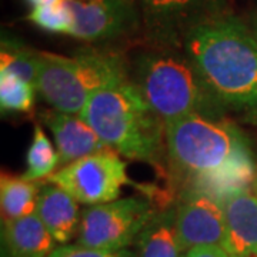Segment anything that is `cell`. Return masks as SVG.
Wrapping results in <instances>:
<instances>
[{
  "label": "cell",
  "instance_id": "1",
  "mask_svg": "<svg viewBox=\"0 0 257 257\" xmlns=\"http://www.w3.org/2000/svg\"><path fill=\"white\" fill-rule=\"evenodd\" d=\"M166 152L176 180L202 184L219 197L256 180L247 139L226 117L193 114L167 123Z\"/></svg>",
  "mask_w": 257,
  "mask_h": 257
},
{
  "label": "cell",
  "instance_id": "2",
  "mask_svg": "<svg viewBox=\"0 0 257 257\" xmlns=\"http://www.w3.org/2000/svg\"><path fill=\"white\" fill-rule=\"evenodd\" d=\"M183 52L226 110L257 114V40L231 12L187 32Z\"/></svg>",
  "mask_w": 257,
  "mask_h": 257
},
{
  "label": "cell",
  "instance_id": "3",
  "mask_svg": "<svg viewBox=\"0 0 257 257\" xmlns=\"http://www.w3.org/2000/svg\"><path fill=\"white\" fill-rule=\"evenodd\" d=\"M101 142L121 157L145 162L159 170L166 152V124L136 84L124 80L96 92L79 114Z\"/></svg>",
  "mask_w": 257,
  "mask_h": 257
},
{
  "label": "cell",
  "instance_id": "4",
  "mask_svg": "<svg viewBox=\"0 0 257 257\" xmlns=\"http://www.w3.org/2000/svg\"><path fill=\"white\" fill-rule=\"evenodd\" d=\"M128 76L165 124L193 114L226 117L227 110L183 50L150 46L133 57Z\"/></svg>",
  "mask_w": 257,
  "mask_h": 257
},
{
  "label": "cell",
  "instance_id": "5",
  "mask_svg": "<svg viewBox=\"0 0 257 257\" xmlns=\"http://www.w3.org/2000/svg\"><path fill=\"white\" fill-rule=\"evenodd\" d=\"M127 77L126 59L111 49L83 47L72 56L39 52L37 92L63 113L79 116L94 93Z\"/></svg>",
  "mask_w": 257,
  "mask_h": 257
},
{
  "label": "cell",
  "instance_id": "6",
  "mask_svg": "<svg viewBox=\"0 0 257 257\" xmlns=\"http://www.w3.org/2000/svg\"><path fill=\"white\" fill-rule=\"evenodd\" d=\"M156 214V202L147 196L89 206L82 213L77 243L103 251L126 250Z\"/></svg>",
  "mask_w": 257,
  "mask_h": 257
},
{
  "label": "cell",
  "instance_id": "7",
  "mask_svg": "<svg viewBox=\"0 0 257 257\" xmlns=\"http://www.w3.org/2000/svg\"><path fill=\"white\" fill-rule=\"evenodd\" d=\"M46 182L62 187L77 202L87 206L117 200L124 186L140 187L149 197L145 187L127 176L126 162L109 147L60 167L47 177Z\"/></svg>",
  "mask_w": 257,
  "mask_h": 257
},
{
  "label": "cell",
  "instance_id": "8",
  "mask_svg": "<svg viewBox=\"0 0 257 257\" xmlns=\"http://www.w3.org/2000/svg\"><path fill=\"white\" fill-rule=\"evenodd\" d=\"M142 29L152 47L183 50L187 32L227 13L229 0H138Z\"/></svg>",
  "mask_w": 257,
  "mask_h": 257
},
{
  "label": "cell",
  "instance_id": "9",
  "mask_svg": "<svg viewBox=\"0 0 257 257\" xmlns=\"http://www.w3.org/2000/svg\"><path fill=\"white\" fill-rule=\"evenodd\" d=\"M74 16L70 36L87 43L116 42L142 29L138 0H64Z\"/></svg>",
  "mask_w": 257,
  "mask_h": 257
},
{
  "label": "cell",
  "instance_id": "10",
  "mask_svg": "<svg viewBox=\"0 0 257 257\" xmlns=\"http://www.w3.org/2000/svg\"><path fill=\"white\" fill-rule=\"evenodd\" d=\"M182 251L206 244H221L224 237V211L219 196L196 189L183 194L175 219Z\"/></svg>",
  "mask_w": 257,
  "mask_h": 257
},
{
  "label": "cell",
  "instance_id": "11",
  "mask_svg": "<svg viewBox=\"0 0 257 257\" xmlns=\"http://www.w3.org/2000/svg\"><path fill=\"white\" fill-rule=\"evenodd\" d=\"M224 211L221 246L231 257H257V196L237 189L220 196Z\"/></svg>",
  "mask_w": 257,
  "mask_h": 257
},
{
  "label": "cell",
  "instance_id": "12",
  "mask_svg": "<svg viewBox=\"0 0 257 257\" xmlns=\"http://www.w3.org/2000/svg\"><path fill=\"white\" fill-rule=\"evenodd\" d=\"M39 119L55 138L59 166L62 167L106 149L97 133L77 114L53 109L40 111Z\"/></svg>",
  "mask_w": 257,
  "mask_h": 257
},
{
  "label": "cell",
  "instance_id": "13",
  "mask_svg": "<svg viewBox=\"0 0 257 257\" xmlns=\"http://www.w3.org/2000/svg\"><path fill=\"white\" fill-rule=\"evenodd\" d=\"M46 182V180H45ZM72 194L53 183L40 186L36 214L57 244H66L79 231L82 213Z\"/></svg>",
  "mask_w": 257,
  "mask_h": 257
},
{
  "label": "cell",
  "instance_id": "14",
  "mask_svg": "<svg viewBox=\"0 0 257 257\" xmlns=\"http://www.w3.org/2000/svg\"><path fill=\"white\" fill-rule=\"evenodd\" d=\"M2 241L8 257H47L57 244L36 213L2 221Z\"/></svg>",
  "mask_w": 257,
  "mask_h": 257
},
{
  "label": "cell",
  "instance_id": "15",
  "mask_svg": "<svg viewBox=\"0 0 257 257\" xmlns=\"http://www.w3.org/2000/svg\"><path fill=\"white\" fill-rule=\"evenodd\" d=\"M40 184L26 180L23 176L2 173L0 210L2 221L22 219L36 213Z\"/></svg>",
  "mask_w": 257,
  "mask_h": 257
},
{
  "label": "cell",
  "instance_id": "16",
  "mask_svg": "<svg viewBox=\"0 0 257 257\" xmlns=\"http://www.w3.org/2000/svg\"><path fill=\"white\" fill-rule=\"evenodd\" d=\"M175 219L176 210L157 213L138 239L139 257H180Z\"/></svg>",
  "mask_w": 257,
  "mask_h": 257
},
{
  "label": "cell",
  "instance_id": "17",
  "mask_svg": "<svg viewBox=\"0 0 257 257\" xmlns=\"http://www.w3.org/2000/svg\"><path fill=\"white\" fill-rule=\"evenodd\" d=\"M39 52L9 33L2 35L0 43V72H9L28 80L33 86L37 83Z\"/></svg>",
  "mask_w": 257,
  "mask_h": 257
},
{
  "label": "cell",
  "instance_id": "18",
  "mask_svg": "<svg viewBox=\"0 0 257 257\" xmlns=\"http://www.w3.org/2000/svg\"><path fill=\"white\" fill-rule=\"evenodd\" d=\"M26 162L28 167L22 176L30 182H39L42 179L46 180L52 173H55V169L59 166L57 150H55L40 123L35 124L33 128V139L28 150Z\"/></svg>",
  "mask_w": 257,
  "mask_h": 257
},
{
  "label": "cell",
  "instance_id": "19",
  "mask_svg": "<svg viewBox=\"0 0 257 257\" xmlns=\"http://www.w3.org/2000/svg\"><path fill=\"white\" fill-rule=\"evenodd\" d=\"M37 89L28 80L9 72H0V107L3 113H28L35 106Z\"/></svg>",
  "mask_w": 257,
  "mask_h": 257
},
{
  "label": "cell",
  "instance_id": "20",
  "mask_svg": "<svg viewBox=\"0 0 257 257\" xmlns=\"http://www.w3.org/2000/svg\"><path fill=\"white\" fill-rule=\"evenodd\" d=\"M28 20L39 29L56 33V35H72L74 28V16L70 8L64 3L32 8Z\"/></svg>",
  "mask_w": 257,
  "mask_h": 257
},
{
  "label": "cell",
  "instance_id": "21",
  "mask_svg": "<svg viewBox=\"0 0 257 257\" xmlns=\"http://www.w3.org/2000/svg\"><path fill=\"white\" fill-rule=\"evenodd\" d=\"M47 257H136L135 253L126 250L120 251H103L96 248L84 247L82 244H62L56 247Z\"/></svg>",
  "mask_w": 257,
  "mask_h": 257
},
{
  "label": "cell",
  "instance_id": "22",
  "mask_svg": "<svg viewBox=\"0 0 257 257\" xmlns=\"http://www.w3.org/2000/svg\"><path fill=\"white\" fill-rule=\"evenodd\" d=\"M183 257H231L221 244H206L197 246L186 251Z\"/></svg>",
  "mask_w": 257,
  "mask_h": 257
},
{
  "label": "cell",
  "instance_id": "23",
  "mask_svg": "<svg viewBox=\"0 0 257 257\" xmlns=\"http://www.w3.org/2000/svg\"><path fill=\"white\" fill-rule=\"evenodd\" d=\"M32 8H40V6H49V5H57L63 0H26Z\"/></svg>",
  "mask_w": 257,
  "mask_h": 257
},
{
  "label": "cell",
  "instance_id": "24",
  "mask_svg": "<svg viewBox=\"0 0 257 257\" xmlns=\"http://www.w3.org/2000/svg\"><path fill=\"white\" fill-rule=\"evenodd\" d=\"M248 28H250L251 33H253V36L256 37V40H257V13L256 15H253L251 19H250V25H248Z\"/></svg>",
  "mask_w": 257,
  "mask_h": 257
},
{
  "label": "cell",
  "instance_id": "25",
  "mask_svg": "<svg viewBox=\"0 0 257 257\" xmlns=\"http://www.w3.org/2000/svg\"><path fill=\"white\" fill-rule=\"evenodd\" d=\"M254 192H256V196H257V179L254 180Z\"/></svg>",
  "mask_w": 257,
  "mask_h": 257
}]
</instances>
